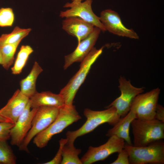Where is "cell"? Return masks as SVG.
<instances>
[{"label": "cell", "instance_id": "obj_1", "mask_svg": "<svg viewBox=\"0 0 164 164\" xmlns=\"http://www.w3.org/2000/svg\"><path fill=\"white\" fill-rule=\"evenodd\" d=\"M84 114L87 119L83 125L76 130L67 132V142L74 143L78 137L92 132L97 127L105 123L113 126L121 118L113 106L101 111L86 108L84 111Z\"/></svg>", "mask_w": 164, "mask_h": 164}, {"label": "cell", "instance_id": "obj_2", "mask_svg": "<svg viewBox=\"0 0 164 164\" xmlns=\"http://www.w3.org/2000/svg\"><path fill=\"white\" fill-rule=\"evenodd\" d=\"M81 118L75 106L65 105L59 108L58 115L55 120L46 128L33 138V143L39 148L44 147L54 135L61 132Z\"/></svg>", "mask_w": 164, "mask_h": 164}, {"label": "cell", "instance_id": "obj_3", "mask_svg": "<svg viewBox=\"0 0 164 164\" xmlns=\"http://www.w3.org/2000/svg\"><path fill=\"white\" fill-rule=\"evenodd\" d=\"M131 125L134 146H146L164 138V122L156 119L146 120L135 118Z\"/></svg>", "mask_w": 164, "mask_h": 164}, {"label": "cell", "instance_id": "obj_4", "mask_svg": "<svg viewBox=\"0 0 164 164\" xmlns=\"http://www.w3.org/2000/svg\"><path fill=\"white\" fill-rule=\"evenodd\" d=\"M103 48L99 49L94 47L81 62L80 68L67 84L60 91L65 105H73V100L79 88L84 81L91 67L101 54Z\"/></svg>", "mask_w": 164, "mask_h": 164}, {"label": "cell", "instance_id": "obj_5", "mask_svg": "<svg viewBox=\"0 0 164 164\" xmlns=\"http://www.w3.org/2000/svg\"><path fill=\"white\" fill-rule=\"evenodd\" d=\"M161 140L142 147L127 144L124 148L129 155V164L164 163V143Z\"/></svg>", "mask_w": 164, "mask_h": 164}, {"label": "cell", "instance_id": "obj_6", "mask_svg": "<svg viewBox=\"0 0 164 164\" xmlns=\"http://www.w3.org/2000/svg\"><path fill=\"white\" fill-rule=\"evenodd\" d=\"M59 108L42 106L38 108L32 119L31 128L22 143L19 147L21 151L29 152L28 146L37 134L46 128L56 119Z\"/></svg>", "mask_w": 164, "mask_h": 164}, {"label": "cell", "instance_id": "obj_7", "mask_svg": "<svg viewBox=\"0 0 164 164\" xmlns=\"http://www.w3.org/2000/svg\"><path fill=\"white\" fill-rule=\"evenodd\" d=\"M125 144L124 139L112 135L101 145L97 147L90 146L80 160L82 164H91L104 160L111 154L120 152L124 148Z\"/></svg>", "mask_w": 164, "mask_h": 164}, {"label": "cell", "instance_id": "obj_8", "mask_svg": "<svg viewBox=\"0 0 164 164\" xmlns=\"http://www.w3.org/2000/svg\"><path fill=\"white\" fill-rule=\"evenodd\" d=\"M118 86L121 92L120 96L115 99L107 107L113 106L116 109L120 118L125 116L130 110L135 97L144 91V88L133 86L129 80L121 77L119 79Z\"/></svg>", "mask_w": 164, "mask_h": 164}, {"label": "cell", "instance_id": "obj_9", "mask_svg": "<svg viewBox=\"0 0 164 164\" xmlns=\"http://www.w3.org/2000/svg\"><path fill=\"white\" fill-rule=\"evenodd\" d=\"M160 89H153L143 94H139L135 98L131 106L135 110L136 118L152 120L155 118Z\"/></svg>", "mask_w": 164, "mask_h": 164}, {"label": "cell", "instance_id": "obj_10", "mask_svg": "<svg viewBox=\"0 0 164 164\" xmlns=\"http://www.w3.org/2000/svg\"><path fill=\"white\" fill-rule=\"evenodd\" d=\"M93 0H85L78 3L67 2L63 7L68 9L61 11L60 16L65 18L69 16H77L99 28L101 31H106L101 22L99 17L93 12L92 8Z\"/></svg>", "mask_w": 164, "mask_h": 164}, {"label": "cell", "instance_id": "obj_11", "mask_svg": "<svg viewBox=\"0 0 164 164\" xmlns=\"http://www.w3.org/2000/svg\"><path fill=\"white\" fill-rule=\"evenodd\" d=\"M99 17L106 31L119 36L139 39L138 35L133 29L127 28L123 24L116 12L111 9H105L101 12Z\"/></svg>", "mask_w": 164, "mask_h": 164}, {"label": "cell", "instance_id": "obj_12", "mask_svg": "<svg viewBox=\"0 0 164 164\" xmlns=\"http://www.w3.org/2000/svg\"><path fill=\"white\" fill-rule=\"evenodd\" d=\"M29 102L20 115L10 132V144L19 147L30 130L33 118L37 108L31 109Z\"/></svg>", "mask_w": 164, "mask_h": 164}, {"label": "cell", "instance_id": "obj_13", "mask_svg": "<svg viewBox=\"0 0 164 164\" xmlns=\"http://www.w3.org/2000/svg\"><path fill=\"white\" fill-rule=\"evenodd\" d=\"M101 31L99 28L94 27L93 31L78 44L73 51L65 56L64 70L74 63L83 61L94 47Z\"/></svg>", "mask_w": 164, "mask_h": 164}, {"label": "cell", "instance_id": "obj_14", "mask_svg": "<svg viewBox=\"0 0 164 164\" xmlns=\"http://www.w3.org/2000/svg\"><path fill=\"white\" fill-rule=\"evenodd\" d=\"M29 98L17 90L6 104L0 109V115L14 124L23 112Z\"/></svg>", "mask_w": 164, "mask_h": 164}, {"label": "cell", "instance_id": "obj_15", "mask_svg": "<svg viewBox=\"0 0 164 164\" xmlns=\"http://www.w3.org/2000/svg\"><path fill=\"white\" fill-rule=\"evenodd\" d=\"M65 18L62 22V29L69 35L76 37L78 44L90 34L95 27L78 17Z\"/></svg>", "mask_w": 164, "mask_h": 164}, {"label": "cell", "instance_id": "obj_16", "mask_svg": "<svg viewBox=\"0 0 164 164\" xmlns=\"http://www.w3.org/2000/svg\"><path fill=\"white\" fill-rule=\"evenodd\" d=\"M135 118V111L131 108L128 113L124 117L121 118L113 127L108 130L106 135L109 137L115 135L124 139L128 145H133L129 135V130L131 122Z\"/></svg>", "mask_w": 164, "mask_h": 164}, {"label": "cell", "instance_id": "obj_17", "mask_svg": "<svg viewBox=\"0 0 164 164\" xmlns=\"http://www.w3.org/2000/svg\"><path fill=\"white\" fill-rule=\"evenodd\" d=\"M31 108H38L42 106H53L60 108L65 104L64 100L59 94L50 91L37 92L29 99Z\"/></svg>", "mask_w": 164, "mask_h": 164}, {"label": "cell", "instance_id": "obj_18", "mask_svg": "<svg viewBox=\"0 0 164 164\" xmlns=\"http://www.w3.org/2000/svg\"><path fill=\"white\" fill-rule=\"evenodd\" d=\"M43 71L38 63L35 62L29 73L20 82V91L29 99L37 92L36 89V81Z\"/></svg>", "mask_w": 164, "mask_h": 164}, {"label": "cell", "instance_id": "obj_19", "mask_svg": "<svg viewBox=\"0 0 164 164\" xmlns=\"http://www.w3.org/2000/svg\"><path fill=\"white\" fill-rule=\"evenodd\" d=\"M81 151L74 146V143L67 142L63 148L61 164H82L78 157Z\"/></svg>", "mask_w": 164, "mask_h": 164}, {"label": "cell", "instance_id": "obj_20", "mask_svg": "<svg viewBox=\"0 0 164 164\" xmlns=\"http://www.w3.org/2000/svg\"><path fill=\"white\" fill-rule=\"evenodd\" d=\"M33 50L28 45H22L18 53L14 65L11 68L12 73L14 74L20 73L25 66L29 56Z\"/></svg>", "mask_w": 164, "mask_h": 164}, {"label": "cell", "instance_id": "obj_21", "mask_svg": "<svg viewBox=\"0 0 164 164\" xmlns=\"http://www.w3.org/2000/svg\"><path fill=\"white\" fill-rule=\"evenodd\" d=\"M31 29H22L15 27L10 33L2 34L0 37V46L9 44H13L19 42L27 36Z\"/></svg>", "mask_w": 164, "mask_h": 164}, {"label": "cell", "instance_id": "obj_22", "mask_svg": "<svg viewBox=\"0 0 164 164\" xmlns=\"http://www.w3.org/2000/svg\"><path fill=\"white\" fill-rule=\"evenodd\" d=\"M20 42H19L14 43L0 46L3 58L2 65L5 70H8L13 64L14 55Z\"/></svg>", "mask_w": 164, "mask_h": 164}, {"label": "cell", "instance_id": "obj_23", "mask_svg": "<svg viewBox=\"0 0 164 164\" xmlns=\"http://www.w3.org/2000/svg\"><path fill=\"white\" fill-rule=\"evenodd\" d=\"M16 157L6 140H0V164H15Z\"/></svg>", "mask_w": 164, "mask_h": 164}, {"label": "cell", "instance_id": "obj_24", "mask_svg": "<svg viewBox=\"0 0 164 164\" xmlns=\"http://www.w3.org/2000/svg\"><path fill=\"white\" fill-rule=\"evenodd\" d=\"M14 19V14L12 8H2L0 9V26H12Z\"/></svg>", "mask_w": 164, "mask_h": 164}, {"label": "cell", "instance_id": "obj_25", "mask_svg": "<svg viewBox=\"0 0 164 164\" xmlns=\"http://www.w3.org/2000/svg\"><path fill=\"white\" fill-rule=\"evenodd\" d=\"M14 124L10 122H0V140H6L10 139V132Z\"/></svg>", "mask_w": 164, "mask_h": 164}, {"label": "cell", "instance_id": "obj_26", "mask_svg": "<svg viewBox=\"0 0 164 164\" xmlns=\"http://www.w3.org/2000/svg\"><path fill=\"white\" fill-rule=\"evenodd\" d=\"M67 141V138H61L59 141V147L54 157L50 161L43 163V164H60L62 161V150L64 145Z\"/></svg>", "mask_w": 164, "mask_h": 164}, {"label": "cell", "instance_id": "obj_27", "mask_svg": "<svg viewBox=\"0 0 164 164\" xmlns=\"http://www.w3.org/2000/svg\"><path fill=\"white\" fill-rule=\"evenodd\" d=\"M111 164H129V155L127 151L124 148L118 152L117 159Z\"/></svg>", "mask_w": 164, "mask_h": 164}, {"label": "cell", "instance_id": "obj_28", "mask_svg": "<svg viewBox=\"0 0 164 164\" xmlns=\"http://www.w3.org/2000/svg\"><path fill=\"white\" fill-rule=\"evenodd\" d=\"M155 118L164 122V108L160 104H157L155 111Z\"/></svg>", "mask_w": 164, "mask_h": 164}, {"label": "cell", "instance_id": "obj_29", "mask_svg": "<svg viewBox=\"0 0 164 164\" xmlns=\"http://www.w3.org/2000/svg\"><path fill=\"white\" fill-rule=\"evenodd\" d=\"M4 121L9 122L7 119L0 115V122Z\"/></svg>", "mask_w": 164, "mask_h": 164}, {"label": "cell", "instance_id": "obj_30", "mask_svg": "<svg viewBox=\"0 0 164 164\" xmlns=\"http://www.w3.org/2000/svg\"><path fill=\"white\" fill-rule=\"evenodd\" d=\"M3 63V58L2 52L0 47V64L2 65Z\"/></svg>", "mask_w": 164, "mask_h": 164}, {"label": "cell", "instance_id": "obj_31", "mask_svg": "<svg viewBox=\"0 0 164 164\" xmlns=\"http://www.w3.org/2000/svg\"><path fill=\"white\" fill-rule=\"evenodd\" d=\"M83 0H72V2L74 3H78L82 1Z\"/></svg>", "mask_w": 164, "mask_h": 164}]
</instances>
